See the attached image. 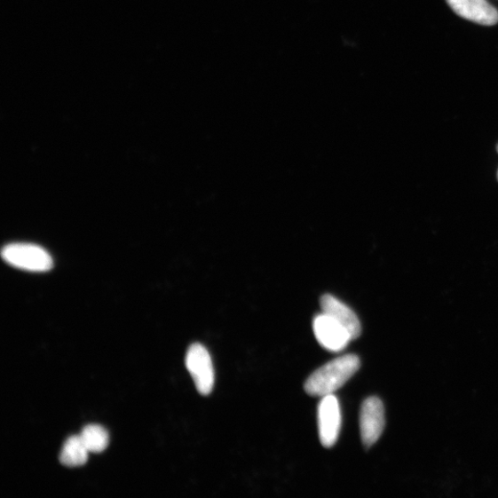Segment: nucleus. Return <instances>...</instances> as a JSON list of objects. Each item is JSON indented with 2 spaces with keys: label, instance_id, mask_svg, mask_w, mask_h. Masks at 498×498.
Returning <instances> with one entry per match:
<instances>
[{
  "label": "nucleus",
  "instance_id": "obj_8",
  "mask_svg": "<svg viewBox=\"0 0 498 498\" xmlns=\"http://www.w3.org/2000/svg\"><path fill=\"white\" fill-rule=\"evenodd\" d=\"M322 313L340 323L347 329L352 340L358 339L362 331L357 314L335 296L325 295L320 299Z\"/></svg>",
  "mask_w": 498,
  "mask_h": 498
},
{
  "label": "nucleus",
  "instance_id": "obj_4",
  "mask_svg": "<svg viewBox=\"0 0 498 498\" xmlns=\"http://www.w3.org/2000/svg\"><path fill=\"white\" fill-rule=\"evenodd\" d=\"M318 418L321 444L325 447H334L338 440L342 425L340 403L334 394L322 397Z\"/></svg>",
  "mask_w": 498,
  "mask_h": 498
},
{
  "label": "nucleus",
  "instance_id": "obj_3",
  "mask_svg": "<svg viewBox=\"0 0 498 498\" xmlns=\"http://www.w3.org/2000/svg\"><path fill=\"white\" fill-rule=\"evenodd\" d=\"M186 366L194 378L198 391L203 396L209 395L215 386V369L207 349L200 344L189 347Z\"/></svg>",
  "mask_w": 498,
  "mask_h": 498
},
{
  "label": "nucleus",
  "instance_id": "obj_6",
  "mask_svg": "<svg viewBox=\"0 0 498 498\" xmlns=\"http://www.w3.org/2000/svg\"><path fill=\"white\" fill-rule=\"evenodd\" d=\"M313 329L320 344L330 352H341L352 341L346 328L324 313L315 318Z\"/></svg>",
  "mask_w": 498,
  "mask_h": 498
},
{
  "label": "nucleus",
  "instance_id": "obj_2",
  "mask_svg": "<svg viewBox=\"0 0 498 498\" xmlns=\"http://www.w3.org/2000/svg\"><path fill=\"white\" fill-rule=\"evenodd\" d=\"M2 255L8 265L20 270L43 273L53 268L51 254L36 245L10 244L4 248Z\"/></svg>",
  "mask_w": 498,
  "mask_h": 498
},
{
  "label": "nucleus",
  "instance_id": "obj_5",
  "mask_svg": "<svg viewBox=\"0 0 498 498\" xmlns=\"http://www.w3.org/2000/svg\"><path fill=\"white\" fill-rule=\"evenodd\" d=\"M385 428L383 403L376 397L367 399L360 413L361 438L367 447H372L383 435Z\"/></svg>",
  "mask_w": 498,
  "mask_h": 498
},
{
  "label": "nucleus",
  "instance_id": "obj_1",
  "mask_svg": "<svg viewBox=\"0 0 498 498\" xmlns=\"http://www.w3.org/2000/svg\"><path fill=\"white\" fill-rule=\"evenodd\" d=\"M360 360L357 355L347 354L330 361L315 371L304 383V391L313 397L334 394L360 368Z\"/></svg>",
  "mask_w": 498,
  "mask_h": 498
},
{
  "label": "nucleus",
  "instance_id": "obj_10",
  "mask_svg": "<svg viewBox=\"0 0 498 498\" xmlns=\"http://www.w3.org/2000/svg\"><path fill=\"white\" fill-rule=\"evenodd\" d=\"M89 453L101 454L107 447L109 436L101 425L90 424L85 426L80 435Z\"/></svg>",
  "mask_w": 498,
  "mask_h": 498
},
{
  "label": "nucleus",
  "instance_id": "obj_7",
  "mask_svg": "<svg viewBox=\"0 0 498 498\" xmlns=\"http://www.w3.org/2000/svg\"><path fill=\"white\" fill-rule=\"evenodd\" d=\"M446 2L456 14L468 20L482 26H494L498 22V12L487 0H446Z\"/></svg>",
  "mask_w": 498,
  "mask_h": 498
},
{
  "label": "nucleus",
  "instance_id": "obj_9",
  "mask_svg": "<svg viewBox=\"0 0 498 498\" xmlns=\"http://www.w3.org/2000/svg\"><path fill=\"white\" fill-rule=\"evenodd\" d=\"M89 454L80 436L70 437L63 446L59 461L67 467H80L87 462Z\"/></svg>",
  "mask_w": 498,
  "mask_h": 498
},
{
  "label": "nucleus",
  "instance_id": "obj_11",
  "mask_svg": "<svg viewBox=\"0 0 498 498\" xmlns=\"http://www.w3.org/2000/svg\"><path fill=\"white\" fill-rule=\"evenodd\" d=\"M497 150H498V148H497ZM497 176H498V175H497Z\"/></svg>",
  "mask_w": 498,
  "mask_h": 498
}]
</instances>
